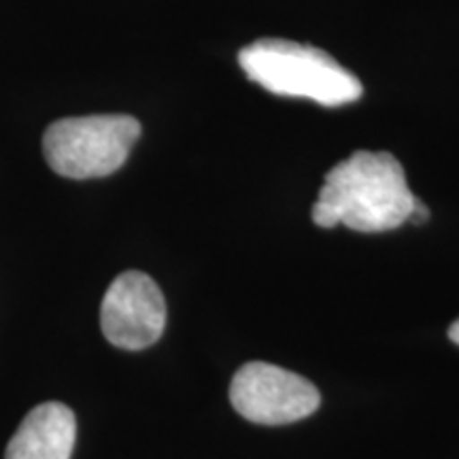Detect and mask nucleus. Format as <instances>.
Returning <instances> with one entry per match:
<instances>
[{
    "label": "nucleus",
    "instance_id": "nucleus-8",
    "mask_svg": "<svg viewBox=\"0 0 459 459\" xmlns=\"http://www.w3.org/2000/svg\"><path fill=\"white\" fill-rule=\"evenodd\" d=\"M449 338H451V341L455 342V344H459V319L449 328Z\"/></svg>",
    "mask_w": 459,
    "mask_h": 459
},
{
    "label": "nucleus",
    "instance_id": "nucleus-4",
    "mask_svg": "<svg viewBox=\"0 0 459 459\" xmlns=\"http://www.w3.org/2000/svg\"><path fill=\"white\" fill-rule=\"evenodd\" d=\"M230 402L247 421L285 426L313 415L321 395L311 381L296 372L266 361H249L230 383Z\"/></svg>",
    "mask_w": 459,
    "mask_h": 459
},
{
    "label": "nucleus",
    "instance_id": "nucleus-2",
    "mask_svg": "<svg viewBox=\"0 0 459 459\" xmlns=\"http://www.w3.org/2000/svg\"><path fill=\"white\" fill-rule=\"evenodd\" d=\"M238 65L251 82L277 96L342 107L364 94V85L351 71L313 45L260 39L238 51Z\"/></svg>",
    "mask_w": 459,
    "mask_h": 459
},
{
    "label": "nucleus",
    "instance_id": "nucleus-1",
    "mask_svg": "<svg viewBox=\"0 0 459 459\" xmlns=\"http://www.w3.org/2000/svg\"><path fill=\"white\" fill-rule=\"evenodd\" d=\"M417 198L402 164L387 152H355L338 162L313 206L319 228L344 223L355 232H389L409 221Z\"/></svg>",
    "mask_w": 459,
    "mask_h": 459
},
{
    "label": "nucleus",
    "instance_id": "nucleus-5",
    "mask_svg": "<svg viewBox=\"0 0 459 459\" xmlns=\"http://www.w3.org/2000/svg\"><path fill=\"white\" fill-rule=\"evenodd\" d=\"M164 325V294L149 274L128 271L108 285L100 307V328L108 342L141 351L160 341Z\"/></svg>",
    "mask_w": 459,
    "mask_h": 459
},
{
    "label": "nucleus",
    "instance_id": "nucleus-7",
    "mask_svg": "<svg viewBox=\"0 0 459 459\" xmlns=\"http://www.w3.org/2000/svg\"><path fill=\"white\" fill-rule=\"evenodd\" d=\"M429 217V211H428V206L421 203V200H417V204H415V209H412V213H411V217H409V221H412V223H423Z\"/></svg>",
    "mask_w": 459,
    "mask_h": 459
},
{
    "label": "nucleus",
    "instance_id": "nucleus-6",
    "mask_svg": "<svg viewBox=\"0 0 459 459\" xmlns=\"http://www.w3.org/2000/svg\"><path fill=\"white\" fill-rule=\"evenodd\" d=\"M77 438L73 411L60 402L34 406L9 440L4 459H71Z\"/></svg>",
    "mask_w": 459,
    "mask_h": 459
},
{
    "label": "nucleus",
    "instance_id": "nucleus-3",
    "mask_svg": "<svg viewBox=\"0 0 459 459\" xmlns=\"http://www.w3.org/2000/svg\"><path fill=\"white\" fill-rule=\"evenodd\" d=\"M139 136L141 124L132 115L65 117L48 126L43 153L60 177L99 179L122 169Z\"/></svg>",
    "mask_w": 459,
    "mask_h": 459
}]
</instances>
